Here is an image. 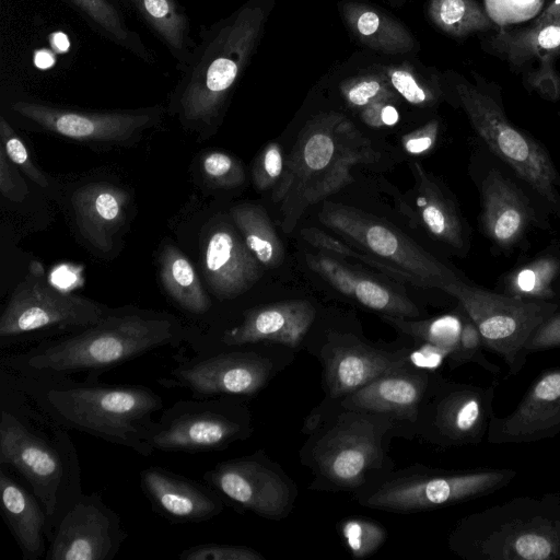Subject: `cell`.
<instances>
[{
	"mask_svg": "<svg viewBox=\"0 0 560 560\" xmlns=\"http://www.w3.org/2000/svg\"><path fill=\"white\" fill-rule=\"evenodd\" d=\"M1 377L24 393L67 430L128 447L141 456L154 452L145 435L162 397L142 384H104L68 375L20 374L1 368Z\"/></svg>",
	"mask_w": 560,
	"mask_h": 560,
	"instance_id": "obj_1",
	"label": "cell"
},
{
	"mask_svg": "<svg viewBox=\"0 0 560 560\" xmlns=\"http://www.w3.org/2000/svg\"><path fill=\"white\" fill-rule=\"evenodd\" d=\"M0 466L16 472L43 505L47 542L83 494L77 448L67 429L1 377Z\"/></svg>",
	"mask_w": 560,
	"mask_h": 560,
	"instance_id": "obj_2",
	"label": "cell"
},
{
	"mask_svg": "<svg viewBox=\"0 0 560 560\" xmlns=\"http://www.w3.org/2000/svg\"><path fill=\"white\" fill-rule=\"evenodd\" d=\"M191 336L177 318L147 312H107L97 323L38 342L1 358V368L20 374H82L98 380L104 372L163 347H177Z\"/></svg>",
	"mask_w": 560,
	"mask_h": 560,
	"instance_id": "obj_3",
	"label": "cell"
},
{
	"mask_svg": "<svg viewBox=\"0 0 560 560\" xmlns=\"http://www.w3.org/2000/svg\"><path fill=\"white\" fill-rule=\"evenodd\" d=\"M376 158L371 141L342 114L322 113L307 120L272 191L282 231L290 233L308 207L351 183L352 167Z\"/></svg>",
	"mask_w": 560,
	"mask_h": 560,
	"instance_id": "obj_4",
	"label": "cell"
},
{
	"mask_svg": "<svg viewBox=\"0 0 560 560\" xmlns=\"http://www.w3.org/2000/svg\"><path fill=\"white\" fill-rule=\"evenodd\" d=\"M266 13L260 0H248L200 34L172 96L183 122L207 127L218 120L260 38Z\"/></svg>",
	"mask_w": 560,
	"mask_h": 560,
	"instance_id": "obj_5",
	"label": "cell"
},
{
	"mask_svg": "<svg viewBox=\"0 0 560 560\" xmlns=\"http://www.w3.org/2000/svg\"><path fill=\"white\" fill-rule=\"evenodd\" d=\"M450 541L467 560H560V491L472 513L458 522Z\"/></svg>",
	"mask_w": 560,
	"mask_h": 560,
	"instance_id": "obj_6",
	"label": "cell"
},
{
	"mask_svg": "<svg viewBox=\"0 0 560 560\" xmlns=\"http://www.w3.org/2000/svg\"><path fill=\"white\" fill-rule=\"evenodd\" d=\"M452 73L454 95L488 148L560 215V176L546 149L506 117L501 86L476 71Z\"/></svg>",
	"mask_w": 560,
	"mask_h": 560,
	"instance_id": "obj_7",
	"label": "cell"
},
{
	"mask_svg": "<svg viewBox=\"0 0 560 560\" xmlns=\"http://www.w3.org/2000/svg\"><path fill=\"white\" fill-rule=\"evenodd\" d=\"M108 311L100 303L50 284L33 261L12 291L0 316V348L26 342L39 335L74 332L97 323Z\"/></svg>",
	"mask_w": 560,
	"mask_h": 560,
	"instance_id": "obj_8",
	"label": "cell"
},
{
	"mask_svg": "<svg viewBox=\"0 0 560 560\" xmlns=\"http://www.w3.org/2000/svg\"><path fill=\"white\" fill-rule=\"evenodd\" d=\"M442 291L454 296L478 328L483 347L501 357L509 376L517 375L526 363L525 345L534 330L559 304L525 300L470 285L459 278Z\"/></svg>",
	"mask_w": 560,
	"mask_h": 560,
	"instance_id": "obj_9",
	"label": "cell"
},
{
	"mask_svg": "<svg viewBox=\"0 0 560 560\" xmlns=\"http://www.w3.org/2000/svg\"><path fill=\"white\" fill-rule=\"evenodd\" d=\"M246 432L231 397L192 398L163 409L144 440L153 451L194 454L224 450Z\"/></svg>",
	"mask_w": 560,
	"mask_h": 560,
	"instance_id": "obj_10",
	"label": "cell"
},
{
	"mask_svg": "<svg viewBox=\"0 0 560 560\" xmlns=\"http://www.w3.org/2000/svg\"><path fill=\"white\" fill-rule=\"evenodd\" d=\"M319 221L349 244L443 290L458 277L400 231L358 209L326 202Z\"/></svg>",
	"mask_w": 560,
	"mask_h": 560,
	"instance_id": "obj_11",
	"label": "cell"
},
{
	"mask_svg": "<svg viewBox=\"0 0 560 560\" xmlns=\"http://www.w3.org/2000/svg\"><path fill=\"white\" fill-rule=\"evenodd\" d=\"M516 476L511 468L482 467L404 478L383 485L368 504L404 512L447 506L494 493Z\"/></svg>",
	"mask_w": 560,
	"mask_h": 560,
	"instance_id": "obj_12",
	"label": "cell"
},
{
	"mask_svg": "<svg viewBox=\"0 0 560 560\" xmlns=\"http://www.w3.org/2000/svg\"><path fill=\"white\" fill-rule=\"evenodd\" d=\"M176 359V365L159 383L186 389L192 398L254 395L266 385L271 371L264 357L233 348Z\"/></svg>",
	"mask_w": 560,
	"mask_h": 560,
	"instance_id": "obj_13",
	"label": "cell"
},
{
	"mask_svg": "<svg viewBox=\"0 0 560 560\" xmlns=\"http://www.w3.org/2000/svg\"><path fill=\"white\" fill-rule=\"evenodd\" d=\"M14 113L44 130L90 143L125 144L155 125L162 107L133 110L85 112L45 103L16 101Z\"/></svg>",
	"mask_w": 560,
	"mask_h": 560,
	"instance_id": "obj_14",
	"label": "cell"
},
{
	"mask_svg": "<svg viewBox=\"0 0 560 560\" xmlns=\"http://www.w3.org/2000/svg\"><path fill=\"white\" fill-rule=\"evenodd\" d=\"M128 536L98 492L83 493L59 521L44 559L113 560Z\"/></svg>",
	"mask_w": 560,
	"mask_h": 560,
	"instance_id": "obj_15",
	"label": "cell"
},
{
	"mask_svg": "<svg viewBox=\"0 0 560 560\" xmlns=\"http://www.w3.org/2000/svg\"><path fill=\"white\" fill-rule=\"evenodd\" d=\"M320 472L334 483L357 487L381 457V433L371 419L341 416L314 451Z\"/></svg>",
	"mask_w": 560,
	"mask_h": 560,
	"instance_id": "obj_16",
	"label": "cell"
},
{
	"mask_svg": "<svg viewBox=\"0 0 560 560\" xmlns=\"http://www.w3.org/2000/svg\"><path fill=\"white\" fill-rule=\"evenodd\" d=\"M201 478L223 501L265 517L282 516L290 503L283 479L255 457L220 462Z\"/></svg>",
	"mask_w": 560,
	"mask_h": 560,
	"instance_id": "obj_17",
	"label": "cell"
},
{
	"mask_svg": "<svg viewBox=\"0 0 560 560\" xmlns=\"http://www.w3.org/2000/svg\"><path fill=\"white\" fill-rule=\"evenodd\" d=\"M560 434V368L541 372L524 393L516 408L505 417L491 418L490 444H523Z\"/></svg>",
	"mask_w": 560,
	"mask_h": 560,
	"instance_id": "obj_18",
	"label": "cell"
},
{
	"mask_svg": "<svg viewBox=\"0 0 560 560\" xmlns=\"http://www.w3.org/2000/svg\"><path fill=\"white\" fill-rule=\"evenodd\" d=\"M139 480L152 511L171 524L207 522L224 508L222 498L203 480L200 482L161 466L142 469Z\"/></svg>",
	"mask_w": 560,
	"mask_h": 560,
	"instance_id": "obj_19",
	"label": "cell"
},
{
	"mask_svg": "<svg viewBox=\"0 0 560 560\" xmlns=\"http://www.w3.org/2000/svg\"><path fill=\"white\" fill-rule=\"evenodd\" d=\"M315 308L306 300H288L247 310L237 325L224 329L217 340L196 353L237 348L261 341L296 347L315 318Z\"/></svg>",
	"mask_w": 560,
	"mask_h": 560,
	"instance_id": "obj_20",
	"label": "cell"
},
{
	"mask_svg": "<svg viewBox=\"0 0 560 560\" xmlns=\"http://www.w3.org/2000/svg\"><path fill=\"white\" fill-rule=\"evenodd\" d=\"M497 386V381L486 387L455 383L443 385L432 412V425L439 441L453 446L481 443L495 415Z\"/></svg>",
	"mask_w": 560,
	"mask_h": 560,
	"instance_id": "obj_21",
	"label": "cell"
},
{
	"mask_svg": "<svg viewBox=\"0 0 560 560\" xmlns=\"http://www.w3.org/2000/svg\"><path fill=\"white\" fill-rule=\"evenodd\" d=\"M201 264L208 287L221 300L245 293L261 276V265L228 224H219L208 234Z\"/></svg>",
	"mask_w": 560,
	"mask_h": 560,
	"instance_id": "obj_22",
	"label": "cell"
},
{
	"mask_svg": "<svg viewBox=\"0 0 560 560\" xmlns=\"http://www.w3.org/2000/svg\"><path fill=\"white\" fill-rule=\"evenodd\" d=\"M330 396H348L373 380L404 370L409 360L360 342L332 343L324 350Z\"/></svg>",
	"mask_w": 560,
	"mask_h": 560,
	"instance_id": "obj_23",
	"label": "cell"
},
{
	"mask_svg": "<svg viewBox=\"0 0 560 560\" xmlns=\"http://www.w3.org/2000/svg\"><path fill=\"white\" fill-rule=\"evenodd\" d=\"M127 192L108 183H89L71 196L82 237L101 253H109L126 219Z\"/></svg>",
	"mask_w": 560,
	"mask_h": 560,
	"instance_id": "obj_24",
	"label": "cell"
},
{
	"mask_svg": "<svg viewBox=\"0 0 560 560\" xmlns=\"http://www.w3.org/2000/svg\"><path fill=\"white\" fill-rule=\"evenodd\" d=\"M480 222L485 234L501 248L514 246L532 221L528 200L513 182L497 170L481 185Z\"/></svg>",
	"mask_w": 560,
	"mask_h": 560,
	"instance_id": "obj_25",
	"label": "cell"
},
{
	"mask_svg": "<svg viewBox=\"0 0 560 560\" xmlns=\"http://www.w3.org/2000/svg\"><path fill=\"white\" fill-rule=\"evenodd\" d=\"M306 264L343 295L383 315L413 318L419 308L406 295L360 275L325 253L307 254Z\"/></svg>",
	"mask_w": 560,
	"mask_h": 560,
	"instance_id": "obj_26",
	"label": "cell"
},
{
	"mask_svg": "<svg viewBox=\"0 0 560 560\" xmlns=\"http://www.w3.org/2000/svg\"><path fill=\"white\" fill-rule=\"evenodd\" d=\"M0 493L3 520L21 549L23 560L45 558L48 520L40 502L3 466H0Z\"/></svg>",
	"mask_w": 560,
	"mask_h": 560,
	"instance_id": "obj_27",
	"label": "cell"
},
{
	"mask_svg": "<svg viewBox=\"0 0 560 560\" xmlns=\"http://www.w3.org/2000/svg\"><path fill=\"white\" fill-rule=\"evenodd\" d=\"M482 50L521 73L542 57H560V22L518 27H498L483 34Z\"/></svg>",
	"mask_w": 560,
	"mask_h": 560,
	"instance_id": "obj_28",
	"label": "cell"
},
{
	"mask_svg": "<svg viewBox=\"0 0 560 560\" xmlns=\"http://www.w3.org/2000/svg\"><path fill=\"white\" fill-rule=\"evenodd\" d=\"M428 383L424 373H410L404 369L373 380L348 395L343 405L350 409L388 413L413 421Z\"/></svg>",
	"mask_w": 560,
	"mask_h": 560,
	"instance_id": "obj_29",
	"label": "cell"
},
{
	"mask_svg": "<svg viewBox=\"0 0 560 560\" xmlns=\"http://www.w3.org/2000/svg\"><path fill=\"white\" fill-rule=\"evenodd\" d=\"M415 177V210L417 221L435 238L448 246L464 248L460 217L436 180L417 162L410 164Z\"/></svg>",
	"mask_w": 560,
	"mask_h": 560,
	"instance_id": "obj_30",
	"label": "cell"
},
{
	"mask_svg": "<svg viewBox=\"0 0 560 560\" xmlns=\"http://www.w3.org/2000/svg\"><path fill=\"white\" fill-rule=\"evenodd\" d=\"M341 12L355 37L365 46L386 54H404L416 46L410 32L380 10L359 2H343Z\"/></svg>",
	"mask_w": 560,
	"mask_h": 560,
	"instance_id": "obj_31",
	"label": "cell"
},
{
	"mask_svg": "<svg viewBox=\"0 0 560 560\" xmlns=\"http://www.w3.org/2000/svg\"><path fill=\"white\" fill-rule=\"evenodd\" d=\"M141 19L166 46L182 70L196 44L190 38L189 20L176 0H128Z\"/></svg>",
	"mask_w": 560,
	"mask_h": 560,
	"instance_id": "obj_32",
	"label": "cell"
},
{
	"mask_svg": "<svg viewBox=\"0 0 560 560\" xmlns=\"http://www.w3.org/2000/svg\"><path fill=\"white\" fill-rule=\"evenodd\" d=\"M160 278L166 293L185 312L201 316L212 304L189 259L175 246L165 245L160 255Z\"/></svg>",
	"mask_w": 560,
	"mask_h": 560,
	"instance_id": "obj_33",
	"label": "cell"
},
{
	"mask_svg": "<svg viewBox=\"0 0 560 560\" xmlns=\"http://www.w3.org/2000/svg\"><path fill=\"white\" fill-rule=\"evenodd\" d=\"M231 218L246 246L266 268L273 269L284 259V246L266 211L253 203L231 208Z\"/></svg>",
	"mask_w": 560,
	"mask_h": 560,
	"instance_id": "obj_34",
	"label": "cell"
},
{
	"mask_svg": "<svg viewBox=\"0 0 560 560\" xmlns=\"http://www.w3.org/2000/svg\"><path fill=\"white\" fill-rule=\"evenodd\" d=\"M428 13L439 30L454 38L465 39L497 28L478 0H430Z\"/></svg>",
	"mask_w": 560,
	"mask_h": 560,
	"instance_id": "obj_35",
	"label": "cell"
},
{
	"mask_svg": "<svg viewBox=\"0 0 560 560\" xmlns=\"http://www.w3.org/2000/svg\"><path fill=\"white\" fill-rule=\"evenodd\" d=\"M89 20L98 33L114 44L131 51L145 61L151 52L143 45L138 33L126 24L124 16L109 0H69Z\"/></svg>",
	"mask_w": 560,
	"mask_h": 560,
	"instance_id": "obj_36",
	"label": "cell"
},
{
	"mask_svg": "<svg viewBox=\"0 0 560 560\" xmlns=\"http://www.w3.org/2000/svg\"><path fill=\"white\" fill-rule=\"evenodd\" d=\"M560 276V259L542 255L515 269L504 283L505 294L536 301H550L556 291L553 285Z\"/></svg>",
	"mask_w": 560,
	"mask_h": 560,
	"instance_id": "obj_37",
	"label": "cell"
},
{
	"mask_svg": "<svg viewBox=\"0 0 560 560\" xmlns=\"http://www.w3.org/2000/svg\"><path fill=\"white\" fill-rule=\"evenodd\" d=\"M384 320L400 331L451 353L458 345L463 322L456 315H443L424 320L383 315Z\"/></svg>",
	"mask_w": 560,
	"mask_h": 560,
	"instance_id": "obj_38",
	"label": "cell"
},
{
	"mask_svg": "<svg viewBox=\"0 0 560 560\" xmlns=\"http://www.w3.org/2000/svg\"><path fill=\"white\" fill-rule=\"evenodd\" d=\"M302 237L323 252L330 253L340 257H352L373 269L380 271L384 276L399 283H409L415 287L427 288L425 283L419 278L396 268L384 260H381L363 250L358 252L355 247L349 243H343L338 238L315 228H306L301 231Z\"/></svg>",
	"mask_w": 560,
	"mask_h": 560,
	"instance_id": "obj_39",
	"label": "cell"
},
{
	"mask_svg": "<svg viewBox=\"0 0 560 560\" xmlns=\"http://www.w3.org/2000/svg\"><path fill=\"white\" fill-rule=\"evenodd\" d=\"M392 89L405 101L415 106L428 107L438 103L440 89L424 81L408 65L386 66L381 71Z\"/></svg>",
	"mask_w": 560,
	"mask_h": 560,
	"instance_id": "obj_40",
	"label": "cell"
},
{
	"mask_svg": "<svg viewBox=\"0 0 560 560\" xmlns=\"http://www.w3.org/2000/svg\"><path fill=\"white\" fill-rule=\"evenodd\" d=\"M340 93L346 103L355 109L380 101L397 102L399 96L382 73L362 74L342 81Z\"/></svg>",
	"mask_w": 560,
	"mask_h": 560,
	"instance_id": "obj_41",
	"label": "cell"
},
{
	"mask_svg": "<svg viewBox=\"0 0 560 560\" xmlns=\"http://www.w3.org/2000/svg\"><path fill=\"white\" fill-rule=\"evenodd\" d=\"M346 547L355 558H365L375 552L384 542L385 529L364 518H349L340 526Z\"/></svg>",
	"mask_w": 560,
	"mask_h": 560,
	"instance_id": "obj_42",
	"label": "cell"
},
{
	"mask_svg": "<svg viewBox=\"0 0 560 560\" xmlns=\"http://www.w3.org/2000/svg\"><path fill=\"white\" fill-rule=\"evenodd\" d=\"M556 60L546 56L536 61L535 65L523 70L522 84L530 93L549 102L560 100V72L556 68Z\"/></svg>",
	"mask_w": 560,
	"mask_h": 560,
	"instance_id": "obj_43",
	"label": "cell"
},
{
	"mask_svg": "<svg viewBox=\"0 0 560 560\" xmlns=\"http://www.w3.org/2000/svg\"><path fill=\"white\" fill-rule=\"evenodd\" d=\"M482 339L476 325L468 317L463 322L459 340L456 349L448 355L450 362L453 368L460 364L475 362L486 371L498 374L500 368L490 362L482 353Z\"/></svg>",
	"mask_w": 560,
	"mask_h": 560,
	"instance_id": "obj_44",
	"label": "cell"
},
{
	"mask_svg": "<svg viewBox=\"0 0 560 560\" xmlns=\"http://www.w3.org/2000/svg\"><path fill=\"white\" fill-rule=\"evenodd\" d=\"M202 173L213 185L222 188H235L245 180L242 164L228 153L212 151L203 155Z\"/></svg>",
	"mask_w": 560,
	"mask_h": 560,
	"instance_id": "obj_45",
	"label": "cell"
},
{
	"mask_svg": "<svg viewBox=\"0 0 560 560\" xmlns=\"http://www.w3.org/2000/svg\"><path fill=\"white\" fill-rule=\"evenodd\" d=\"M0 147L13 164L38 186L48 187L47 178L33 163L24 142L3 116L0 117Z\"/></svg>",
	"mask_w": 560,
	"mask_h": 560,
	"instance_id": "obj_46",
	"label": "cell"
},
{
	"mask_svg": "<svg viewBox=\"0 0 560 560\" xmlns=\"http://www.w3.org/2000/svg\"><path fill=\"white\" fill-rule=\"evenodd\" d=\"M285 158L277 142H269L261 150L253 166V183L258 190L273 188L281 179Z\"/></svg>",
	"mask_w": 560,
	"mask_h": 560,
	"instance_id": "obj_47",
	"label": "cell"
},
{
	"mask_svg": "<svg viewBox=\"0 0 560 560\" xmlns=\"http://www.w3.org/2000/svg\"><path fill=\"white\" fill-rule=\"evenodd\" d=\"M179 560H264L256 550L246 546L206 542L186 548L178 555Z\"/></svg>",
	"mask_w": 560,
	"mask_h": 560,
	"instance_id": "obj_48",
	"label": "cell"
},
{
	"mask_svg": "<svg viewBox=\"0 0 560 560\" xmlns=\"http://www.w3.org/2000/svg\"><path fill=\"white\" fill-rule=\"evenodd\" d=\"M560 347V311L557 310L532 334L525 345L529 352L545 351Z\"/></svg>",
	"mask_w": 560,
	"mask_h": 560,
	"instance_id": "obj_49",
	"label": "cell"
},
{
	"mask_svg": "<svg viewBox=\"0 0 560 560\" xmlns=\"http://www.w3.org/2000/svg\"><path fill=\"white\" fill-rule=\"evenodd\" d=\"M439 130V121L436 119L430 120L424 126L406 133L401 138V145L411 155L427 154L434 148Z\"/></svg>",
	"mask_w": 560,
	"mask_h": 560,
	"instance_id": "obj_50",
	"label": "cell"
},
{
	"mask_svg": "<svg viewBox=\"0 0 560 560\" xmlns=\"http://www.w3.org/2000/svg\"><path fill=\"white\" fill-rule=\"evenodd\" d=\"M0 191L12 201H22L27 195V185L12 166V162L0 147Z\"/></svg>",
	"mask_w": 560,
	"mask_h": 560,
	"instance_id": "obj_51",
	"label": "cell"
},
{
	"mask_svg": "<svg viewBox=\"0 0 560 560\" xmlns=\"http://www.w3.org/2000/svg\"><path fill=\"white\" fill-rule=\"evenodd\" d=\"M395 102L380 101L360 109L361 120L373 128L392 127L399 121L400 115Z\"/></svg>",
	"mask_w": 560,
	"mask_h": 560,
	"instance_id": "obj_52",
	"label": "cell"
},
{
	"mask_svg": "<svg viewBox=\"0 0 560 560\" xmlns=\"http://www.w3.org/2000/svg\"><path fill=\"white\" fill-rule=\"evenodd\" d=\"M450 352L440 347L425 343L410 353L409 362L422 369L438 368L444 358H448Z\"/></svg>",
	"mask_w": 560,
	"mask_h": 560,
	"instance_id": "obj_53",
	"label": "cell"
},
{
	"mask_svg": "<svg viewBox=\"0 0 560 560\" xmlns=\"http://www.w3.org/2000/svg\"><path fill=\"white\" fill-rule=\"evenodd\" d=\"M560 22V0H551L550 3L529 22L532 25H544Z\"/></svg>",
	"mask_w": 560,
	"mask_h": 560,
	"instance_id": "obj_54",
	"label": "cell"
},
{
	"mask_svg": "<svg viewBox=\"0 0 560 560\" xmlns=\"http://www.w3.org/2000/svg\"><path fill=\"white\" fill-rule=\"evenodd\" d=\"M34 63L39 69H48L55 65V56L47 49L37 50L34 55Z\"/></svg>",
	"mask_w": 560,
	"mask_h": 560,
	"instance_id": "obj_55",
	"label": "cell"
},
{
	"mask_svg": "<svg viewBox=\"0 0 560 560\" xmlns=\"http://www.w3.org/2000/svg\"><path fill=\"white\" fill-rule=\"evenodd\" d=\"M50 44L57 52H67L70 48V42L67 35L61 32H56L50 35Z\"/></svg>",
	"mask_w": 560,
	"mask_h": 560,
	"instance_id": "obj_56",
	"label": "cell"
}]
</instances>
